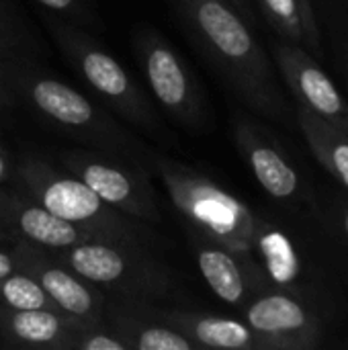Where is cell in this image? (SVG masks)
<instances>
[{
	"label": "cell",
	"mask_w": 348,
	"mask_h": 350,
	"mask_svg": "<svg viewBox=\"0 0 348 350\" xmlns=\"http://www.w3.org/2000/svg\"><path fill=\"white\" fill-rule=\"evenodd\" d=\"M0 308L6 310H55L51 297L41 289V285L27 273L14 271L12 275L0 279ZM62 314V312H59Z\"/></svg>",
	"instance_id": "20"
},
{
	"label": "cell",
	"mask_w": 348,
	"mask_h": 350,
	"mask_svg": "<svg viewBox=\"0 0 348 350\" xmlns=\"http://www.w3.org/2000/svg\"><path fill=\"white\" fill-rule=\"evenodd\" d=\"M12 254L16 260V269L31 275L41 289L51 297L55 308L80 330L96 324H105V301L107 293L76 275L72 269L55 260L47 248L37 244L14 240Z\"/></svg>",
	"instance_id": "9"
},
{
	"label": "cell",
	"mask_w": 348,
	"mask_h": 350,
	"mask_svg": "<svg viewBox=\"0 0 348 350\" xmlns=\"http://www.w3.org/2000/svg\"><path fill=\"white\" fill-rule=\"evenodd\" d=\"M47 29L64 57L107 103L109 109H113L125 123L133 125L146 137L164 146L174 144L150 96L107 49H103L88 33L70 21L47 18Z\"/></svg>",
	"instance_id": "5"
},
{
	"label": "cell",
	"mask_w": 348,
	"mask_h": 350,
	"mask_svg": "<svg viewBox=\"0 0 348 350\" xmlns=\"http://www.w3.org/2000/svg\"><path fill=\"white\" fill-rule=\"evenodd\" d=\"M14 47H16V39H12L10 27L6 25L4 16H0V59L14 57L12 55Z\"/></svg>",
	"instance_id": "25"
},
{
	"label": "cell",
	"mask_w": 348,
	"mask_h": 350,
	"mask_svg": "<svg viewBox=\"0 0 348 350\" xmlns=\"http://www.w3.org/2000/svg\"><path fill=\"white\" fill-rule=\"evenodd\" d=\"M78 330L55 310L0 308V342L12 349L74 350Z\"/></svg>",
	"instance_id": "16"
},
{
	"label": "cell",
	"mask_w": 348,
	"mask_h": 350,
	"mask_svg": "<svg viewBox=\"0 0 348 350\" xmlns=\"http://www.w3.org/2000/svg\"><path fill=\"white\" fill-rule=\"evenodd\" d=\"M148 168L162 178L189 232L234 252L250 254L254 250L260 221L242 201L160 152L152 150Z\"/></svg>",
	"instance_id": "4"
},
{
	"label": "cell",
	"mask_w": 348,
	"mask_h": 350,
	"mask_svg": "<svg viewBox=\"0 0 348 350\" xmlns=\"http://www.w3.org/2000/svg\"><path fill=\"white\" fill-rule=\"evenodd\" d=\"M152 310L160 322L191 338L199 347V350H265V345L248 328L246 322L226 316L205 314V312L162 310L154 306Z\"/></svg>",
	"instance_id": "17"
},
{
	"label": "cell",
	"mask_w": 348,
	"mask_h": 350,
	"mask_svg": "<svg viewBox=\"0 0 348 350\" xmlns=\"http://www.w3.org/2000/svg\"><path fill=\"white\" fill-rule=\"evenodd\" d=\"M234 137L254 178L273 199L291 201L302 193L297 170L283 156V152L263 135L256 125H252L248 119H236Z\"/></svg>",
	"instance_id": "15"
},
{
	"label": "cell",
	"mask_w": 348,
	"mask_h": 350,
	"mask_svg": "<svg viewBox=\"0 0 348 350\" xmlns=\"http://www.w3.org/2000/svg\"><path fill=\"white\" fill-rule=\"evenodd\" d=\"M244 322L265 350L314 349L320 340L318 318L289 291H265L252 297L244 308Z\"/></svg>",
	"instance_id": "10"
},
{
	"label": "cell",
	"mask_w": 348,
	"mask_h": 350,
	"mask_svg": "<svg viewBox=\"0 0 348 350\" xmlns=\"http://www.w3.org/2000/svg\"><path fill=\"white\" fill-rule=\"evenodd\" d=\"M154 304L107 295L105 324L129 350H199V347L154 316Z\"/></svg>",
	"instance_id": "14"
},
{
	"label": "cell",
	"mask_w": 348,
	"mask_h": 350,
	"mask_svg": "<svg viewBox=\"0 0 348 350\" xmlns=\"http://www.w3.org/2000/svg\"><path fill=\"white\" fill-rule=\"evenodd\" d=\"M273 55L297 105L348 133L347 100L316 59L291 41L275 43Z\"/></svg>",
	"instance_id": "13"
},
{
	"label": "cell",
	"mask_w": 348,
	"mask_h": 350,
	"mask_svg": "<svg viewBox=\"0 0 348 350\" xmlns=\"http://www.w3.org/2000/svg\"><path fill=\"white\" fill-rule=\"evenodd\" d=\"M0 236L6 242L25 240L47 250L96 240L90 232L47 211L18 187H0Z\"/></svg>",
	"instance_id": "11"
},
{
	"label": "cell",
	"mask_w": 348,
	"mask_h": 350,
	"mask_svg": "<svg viewBox=\"0 0 348 350\" xmlns=\"http://www.w3.org/2000/svg\"><path fill=\"white\" fill-rule=\"evenodd\" d=\"M189 240L199 273L209 289L228 306L244 308L252 297L267 291L269 281L250 254L234 252L195 232H189Z\"/></svg>",
	"instance_id": "12"
},
{
	"label": "cell",
	"mask_w": 348,
	"mask_h": 350,
	"mask_svg": "<svg viewBox=\"0 0 348 350\" xmlns=\"http://www.w3.org/2000/svg\"><path fill=\"white\" fill-rule=\"evenodd\" d=\"M299 18H302V27H304V45L310 49L312 57H322V33H320V25L312 6V0H295Z\"/></svg>",
	"instance_id": "23"
},
{
	"label": "cell",
	"mask_w": 348,
	"mask_h": 350,
	"mask_svg": "<svg viewBox=\"0 0 348 350\" xmlns=\"http://www.w3.org/2000/svg\"><path fill=\"white\" fill-rule=\"evenodd\" d=\"M35 2H39L41 6H45L53 12H59L68 18L84 21L88 16V10L82 4V0H35Z\"/></svg>",
	"instance_id": "24"
},
{
	"label": "cell",
	"mask_w": 348,
	"mask_h": 350,
	"mask_svg": "<svg viewBox=\"0 0 348 350\" xmlns=\"http://www.w3.org/2000/svg\"><path fill=\"white\" fill-rule=\"evenodd\" d=\"M343 228H345V234H347L348 238V209L343 213Z\"/></svg>",
	"instance_id": "30"
},
{
	"label": "cell",
	"mask_w": 348,
	"mask_h": 350,
	"mask_svg": "<svg viewBox=\"0 0 348 350\" xmlns=\"http://www.w3.org/2000/svg\"><path fill=\"white\" fill-rule=\"evenodd\" d=\"M14 271H18V269H16V260H14L12 250H10V248H2V246H0V279H4V277L12 275Z\"/></svg>",
	"instance_id": "26"
},
{
	"label": "cell",
	"mask_w": 348,
	"mask_h": 350,
	"mask_svg": "<svg viewBox=\"0 0 348 350\" xmlns=\"http://www.w3.org/2000/svg\"><path fill=\"white\" fill-rule=\"evenodd\" d=\"M297 121L318 162L348 189V133L297 105Z\"/></svg>",
	"instance_id": "18"
},
{
	"label": "cell",
	"mask_w": 348,
	"mask_h": 350,
	"mask_svg": "<svg viewBox=\"0 0 348 350\" xmlns=\"http://www.w3.org/2000/svg\"><path fill=\"white\" fill-rule=\"evenodd\" d=\"M47 252L111 297L156 304L174 289L170 267L144 246L90 240Z\"/></svg>",
	"instance_id": "6"
},
{
	"label": "cell",
	"mask_w": 348,
	"mask_h": 350,
	"mask_svg": "<svg viewBox=\"0 0 348 350\" xmlns=\"http://www.w3.org/2000/svg\"><path fill=\"white\" fill-rule=\"evenodd\" d=\"M59 162L66 172L80 178L113 209L146 224H158L162 219L146 166L94 148L66 150L59 154Z\"/></svg>",
	"instance_id": "8"
},
{
	"label": "cell",
	"mask_w": 348,
	"mask_h": 350,
	"mask_svg": "<svg viewBox=\"0 0 348 350\" xmlns=\"http://www.w3.org/2000/svg\"><path fill=\"white\" fill-rule=\"evenodd\" d=\"M135 57L158 107L178 125L199 131L209 121V107L201 84L172 43L152 27L133 37Z\"/></svg>",
	"instance_id": "7"
},
{
	"label": "cell",
	"mask_w": 348,
	"mask_h": 350,
	"mask_svg": "<svg viewBox=\"0 0 348 350\" xmlns=\"http://www.w3.org/2000/svg\"><path fill=\"white\" fill-rule=\"evenodd\" d=\"M12 174V164H10V154L8 150L0 144V185H4Z\"/></svg>",
	"instance_id": "27"
},
{
	"label": "cell",
	"mask_w": 348,
	"mask_h": 350,
	"mask_svg": "<svg viewBox=\"0 0 348 350\" xmlns=\"http://www.w3.org/2000/svg\"><path fill=\"white\" fill-rule=\"evenodd\" d=\"M18 189L31 195L53 215L90 232L96 240L152 248L156 234L146 221L133 219L107 205L90 187L70 172H57L37 158H25L16 170Z\"/></svg>",
	"instance_id": "3"
},
{
	"label": "cell",
	"mask_w": 348,
	"mask_h": 350,
	"mask_svg": "<svg viewBox=\"0 0 348 350\" xmlns=\"http://www.w3.org/2000/svg\"><path fill=\"white\" fill-rule=\"evenodd\" d=\"M269 23L291 43L304 45V27L295 0H258Z\"/></svg>",
	"instance_id": "21"
},
{
	"label": "cell",
	"mask_w": 348,
	"mask_h": 350,
	"mask_svg": "<svg viewBox=\"0 0 348 350\" xmlns=\"http://www.w3.org/2000/svg\"><path fill=\"white\" fill-rule=\"evenodd\" d=\"M14 100H16V96L12 94V90L0 80V111H4V109H8V107H12L14 105Z\"/></svg>",
	"instance_id": "29"
},
{
	"label": "cell",
	"mask_w": 348,
	"mask_h": 350,
	"mask_svg": "<svg viewBox=\"0 0 348 350\" xmlns=\"http://www.w3.org/2000/svg\"><path fill=\"white\" fill-rule=\"evenodd\" d=\"M228 2L246 23H254V10L250 6V0H228Z\"/></svg>",
	"instance_id": "28"
},
{
	"label": "cell",
	"mask_w": 348,
	"mask_h": 350,
	"mask_svg": "<svg viewBox=\"0 0 348 350\" xmlns=\"http://www.w3.org/2000/svg\"><path fill=\"white\" fill-rule=\"evenodd\" d=\"M2 242H6V240H4V238H2V236H0V244H2Z\"/></svg>",
	"instance_id": "31"
},
{
	"label": "cell",
	"mask_w": 348,
	"mask_h": 350,
	"mask_svg": "<svg viewBox=\"0 0 348 350\" xmlns=\"http://www.w3.org/2000/svg\"><path fill=\"white\" fill-rule=\"evenodd\" d=\"M254 248H258L263 252L273 281L277 285L289 289V283H293L299 269H297V258H295L287 238L283 234H279L277 230H271L269 226L260 224Z\"/></svg>",
	"instance_id": "19"
},
{
	"label": "cell",
	"mask_w": 348,
	"mask_h": 350,
	"mask_svg": "<svg viewBox=\"0 0 348 350\" xmlns=\"http://www.w3.org/2000/svg\"><path fill=\"white\" fill-rule=\"evenodd\" d=\"M191 41L217 68L230 90L254 113L287 123L289 103L273 62L228 0H168Z\"/></svg>",
	"instance_id": "1"
},
{
	"label": "cell",
	"mask_w": 348,
	"mask_h": 350,
	"mask_svg": "<svg viewBox=\"0 0 348 350\" xmlns=\"http://www.w3.org/2000/svg\"><path fill=\"white\" fill-rule=\"evenodd\" d=\"M0 80L16 98L29 103L49 123L72 133L76 139L148 168L152 148L66 82L14 57L0 59Z\"/></svg>",
	"instance_id": "2"
},
{
	"label": "cell",
	"mask_w": 348,
	"mask_h": 350,
	"mask_svg": "<svg viewBox=\"0 0 348 350\" xmlns=\"http://www.w3.org/2000/svg\"><path fill=\"white\" fill-rule=\"evenodd\" d=\"M74 350H129L127 345L107 326V324H96L78 330Z\"/></svg>",
	"instance_id": "22"
}]
</instances>
